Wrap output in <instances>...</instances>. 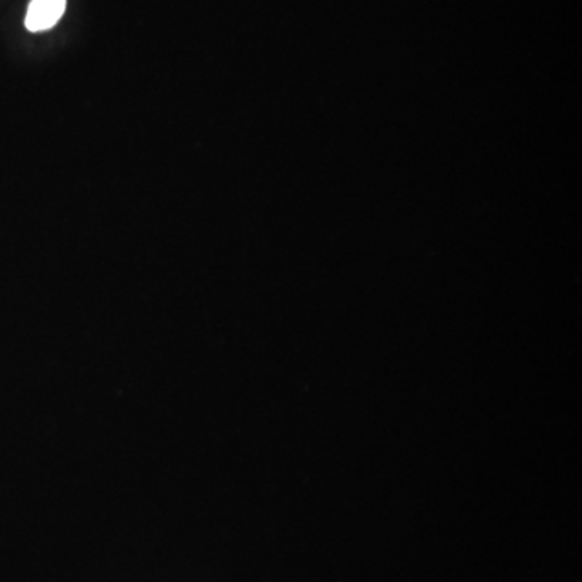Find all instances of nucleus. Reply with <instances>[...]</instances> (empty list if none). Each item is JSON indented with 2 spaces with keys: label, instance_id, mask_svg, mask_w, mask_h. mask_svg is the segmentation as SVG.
<instances>
[{
  "label": "nucleus",
  "instance_id": "1",
  "mask_svg": "<svg viewBox=\"0 0 582 582\" xmlns=\"http://www.w3.org/2000/svg\"><path fill=\"white\" fill-rule=\"evenodd\" d=\"M66 9L67 0H32L26 12V29L41 33L54 28L62 19Z\"/></svg>",
  "mask_w": 582,
  "mask_h": 582
}]
</instances>
